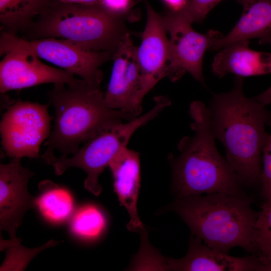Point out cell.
Here are the masks:
<instances>
[{
    "label": "cell",
    "mask_w": 271,
    "mask_h": 271,
    "mask_svg": "<svg viewBox=\"0 0 271 271\" xmlns=\"http://www.w3.org/2000/svg\"><path fill=\"white\" fill-rule=\"evenodd\" d=\"M256 254L271 271V198L263 201L255 224Z\"/></svg>",
    "instance_id": "44dd1931"
},
{
    "label": "cell",
    "mask_w": 271,
    "mask_h": 271,
    "mask_svg": "<svg viewBox=\"0 0 271 271\" xmlns=\"http://www.w3.org/2000/svg\"><path fill=\"white\" fill-rule=\"evenodd\" d=\"M137 49L127 33L112 55V72L104 94L109 107L134 117L141 115L145 97Z\"/></svg>",
    "instance_id": "30bf717a"
},
{
    "label": "cell",
    "mask_w": 271,
    "mask_h": 271,
    "mask_svg": "<svg viewBox=\"0 0 271 271\" xmlns=\"http://www.w3.org/2000/svg\"><path fill=\"white\" fill-rule=\"evenodd\" d=\"M163 269L182 271H266L257 255H229L192 235L187 254L180 259L164 258Z\"/></svg>",
    "instance_id": "5bb4252c"
},
{
    "label": "cell",
    "mask_w": 271,
    "mask_h": 271,
    "mask_svg": "<svg viewBox=\"0 0 271 271\" xmlns=\"http://www.w3.org/2000/svg\"><path fill=\"white\" fill-rule=\"evenodd\" d=\"M252 98L264 106L271 104V86L261 94Z\"/></svg>",
    "instance_id": "d4e9b609"
},
{
    "label": "cell",
    "mask_w": 271,
    "mask_h": 271,
    "mask_svg": "<svg viewBox=\"0 0 271 271\" xmlns=\"http://www.w3.org/2000/svg\"><path fill=\"white\" fill-rule=\"evenodd\" d=\"M47 94L55 108L54 122L42 156L54 154L55 150L64 157L73 155L104 127L137 117L109 107L99 87L84 80L73 86L55 84Z\"/></svg>",
    "instance_id": "277c9868"
},
{
    "label": "cell",
    "mask_w": 271,
    "mask_h": 271,
    "mask_svg": "<svg viewBox=\"0 0 271 271\" xmlns=\"http://www.w3.org/2000/svg\"><path fill=\"white\" fill-rule=\"evenodd\" d=\"M189 113L193 134L180 140L178 156L171 154L168 158L177 197L216 193L244 195L236 175L217 149L208 107L195 100L191 103Z\"/></svg>",
    "instance_id": "7a4b0ae2"
},
{
    "label": "cell",
    "mask_w": 271,
    "mask_h": 271,
    "mask_svg": "<svg viewBox=\"0 0 271 271\" xmlns=\"http://www.w3.org/2000/svg\"><path fill=\"white\" fill-rule=\"evenodd\" d=\"M23 39L39 58L78 76L95 87H99L103 79L100 67L112 58L113 54L109 52L87 49L63 39Z\"/></svg>",
    "instance_id": "8fae6325"
},
{
    "label": "cell",
    "mask_w": 271,
    "mask_h": 271,
    "mask_svg": "<svg viewBox=\"0 0 271 271\" xmlns=\"http://www.w3.org/2000/svg\"><path fill=\"white\" fill-rule=\"evenodd\" d=\"M108 167L113 178L114 192L120 205L126 209L129 216L127 229L141 233L145 229L137 210L141 186L140 154L125 147L115 156Z\"/></svg>",
    "instance_id": "9a60e30c"
},
{
    "label": "cell",
    "mask_w": 271,
    "mask_h": 271,
    "mask_svg": "<svg viewBox=\"0 0 271 271\" xmlns=\"http://www.w3.org/2000/svg\"><path fill=\"white\" fill-rule=\"evenodd\" d=\"M267 125L271 127V111ZM260 195L264 200L271 198V131L262 152V171L260 184Z\"/></svg>",
    "instance_id": "603a6c76"
},
{
    "label": "cell",
    "mask_w": 271,
    "mask_h": 271,
    "mask_svg": "<svg viewBox=\"0 0 271 271\" xmlns=\"http://www.w3.org/2000/svg\"><path fill=\"white\" fill-rule=\"evenodd\" d=\"M147 23L141 45L137 49L142 88L145 96L162 78L168 76L170 70L169 39L162 16L145 0Z\"/></svg>",
    "instance_id": "4fadbf2b"
},
{
    "label": "cell",
    "mask_w": 271,
    "mask_h": 271,
    "mask_svg": "<svg viewBox=\"0 0 271 271\" xmlns=\"http://www.w3.org/2000/svg\"><path fill=\"white\" fill-rule=\"evenodd\" d=\"M249 40L230 43L214 57L212 69L219 78L227 73L239 77L271 73V54L254 51L249 48Z\"/></svg>",
    "instance_id": "2e32d148"
},
{
    "label": "cell",
    "mask_w": 271,
    "mask_h": 271,
    "mask_svg": "<svg viewBox=\"0 0 271 271\" xmlns=\"http://www.w3.org/2000/svg\"><path fill=\"white\" fill-rule=\"evenodd\" d=\"M251 203L245 195L216 193L177 197L167 209L177 213L192 235L208 246L226 253L238 246L256 254L258 212Z\"/></svg>",
    "instance_id": "3957f363"
},
{
    "label": "cell",
    "mask_w": 271,
    "mask_h": 271,
    "mask_svg": "<svg viewBox=\"0 0 271 271\" xmlns=\"http://www.w3.org/2000/svg\"><path fill=\"white\" fill-rule=\"evenodd\" d=\"M34 175L21 165L19 158L0 165V228L11 239H17L16 232L25 213L36 206V198L27 188Z\"/></svg>",
    "instance_id": "7c38bea8"
},
{
    "label": "cell",
    "mask_w": 271,
    "mask_h": 271,
    "mask_svg": "<svg viewBox=\"0 0 271 271\" xmlns=\"http://www.w3.org/2000/svg\"><path fill=\"white\" fill-rule=\"evenodd\" d=\"M164 109L160 103L143 115L127 121L110 124L86 141L83 146L70 158L54 154L42 157L46 163L53 166L55 174H62L69 168L77 167L87 174L84 186L98 196L102 192L98 177L115 156L127 145L133 133L156 117Z\"/></svg>",
    "instance_id": "8992f818"
},
{
    "label": "cell",
    "mask_w": 271,
    "mask_h": 271,
    "mask_svg": "<svg viewBox=\"0 0 271 271\" xmlns=\"http://www.w3.org/2000/svg\"><path fill=\"white\" fill-rule=\"evenodd\" d=\"M49 104L18 99L3 115L0 132L3 150L13 158H38L42 143L51 132Z\"/></svg>",
    "instance_id": "ba28073f"
},
{
    "label": "cell",
    "mask_w": 271,
    "mask_h": 271,
    "mask_svg": "<svg viewBox=\"0 0 271 271\" xmlns=\"http://www.w3.org/2000/svg\"><path fill=\"white\" fill-rule=\"evenodd\" d=\"M243 83V78L236 76L231 91L213 94L208 106L211 129L223 145L225 159L242 186L259 188L270 111L244 95Z\"/></svg>",
    "instance_id": "6da1fadb"
},
{
    "label": "cell",
    "mask_w": 271,
    "mask_h": 271,
    "mask_svg": "<svg viewBox=\"0 0 271 271\" xmlns=\"http://www.w3.org/2000/svg\"><path fill=\"white\" fill-rule=\"evenodd\" d=\"M63 3L87 5H100L101 0H57Z\"/></svg>",
    "instance_id": "4316f807"
},
{
    "label": "cell",
    "mask_w": 271,
    "mask_h": 271,
    "mask_svg": "<svg viewBox=\"0 0 271 271\" xmlns=\"http://www.w3.org/2000/svg\"><path fill=\"white\" fill-rule=\"evenodd\" d=\"M50 0H0L2 32L24 33Z\"/></svg>",
    "instance_id": "ac0fdd59"
},
{
    "label": "cell",
    "mask_w": 271,
    "mask_h": 271,
    "mask_svg": "<svg viewBox=\"0 0 271 271\" xmlns=\"http://www.w3.org/2000/svg\"><path fill=\"white\" fill-rule=\"evenodd\" d=\"M38 186L41 193L36 198V206L44 217L58 223L70 216L73 200L67 190L49 180L41 181Z\"/></svg>",
    "instance_id": "d6986e66"
},
{
    "label": "cell",
    "mask_w": 271,
    "mask_h": 271,
    "mask_svg": "<svg viewBox=\"0 0 271 271\" xmlns=\"http://www.w3.org/2000/svg\"><path fill=\"white\" fill-rule=\"evenodd\" d=\"M131 0H101L100 5L110 13L121 16L130 5Z\"/></svg>",
    "instance_id": "cb8c5ba5"
},
{
    "label": "cell",
    "mask_w": 271,
    "mask_h": 271,
    "mask_svg": "<svg viewBox=\"0 0 271 271\" xmlns=\"http://www.w3.org/2000/svg\"><path fill=\"white\" fill-rule=\"evenodd\" d=\"M243 14L232 30L214 41L211 50H218L239 41L256 38L271 45V0H245Z\"/></svg>",
    "instance_id": "e0dca14e"
},
{
    "label": "cell",
    "mask_w": 271,
    "mask_h": 271,
    "mask_svg": "<svg viewBox=\"0 0 271 271\" xmlns=\"http://www.w3.org/2000/svg\"><path fill=\"white\" fill-rule=\"evenodd\" d=\"M165 28L170 34V70L168 75L172 81L180 79L186 72L205 86L202 73V61L206 50L209 49L220 35L210 31L207 34L197 33L191 24L175 17L171 13L162 16Z\"/></svg>",
    "instance_id": "9c48e42d"
},
{
    "label": "cell",
    "mask_w": 271,
    "mask_h": 271,
    "mask_svg": "<svg viewBox=\"0 0 271 271\" xmlns=\"http://www.w3.org/2000/svg\"><path fill=\"white\" fill-rule=\"evenodd\" d=\"M122 18L100 5L50 0L22 38L63 39L87 49L113 54L128 33Z\"/></svg>",
    "instance_id": "5b68a950"
},
{
    "label": "cell",
    "mask_w": 271,
    "mask_h": 271,
    "mask_svg": "<svg viewBox=\"0 0 271 271\" xmlns=\"http://www.w3.org/2000/svg\"><path fill=\"white\" fill-rule=\"evenodd\" d=\"M0 92L45 83L73 86L83 80L61 68L42 63L18 35L2 32L0 37Z\"/></svg>",
    "instance_id": "52a82bcc"
},
{
    "label": "cell",
    "mask_w": 271,
    "mask_h": 271,
    "mask_svg": "<svg viewBox=\"0 0 271 271\" xmlns=\"http://www.w3.org/2000/svg\"><path fill=\"white\" fill-rule=\"evenodd\" d=\"M106 219L101 210L92 204L85 205L74 214L71 222L72 231L88 240L97 238L106 227Z\"/></svg>",
    "instance_id": "ffe728a7"
},
{
    "label": "cell",
    "mask_w": 271,
    "mask_h": 271,
    "mask_svg": "<svg viewBox=\"0 0 271 271\" xmlns=\"http://www.w3.org/2000/svg\"><path fill=\"white\" fill-rule=\"evenodd\" d=\"M222 0H189L180 10L170 12L175 17L192 24L202 21L210 10ZM243 0H238L241 3Z\"/></svg>",
    "instance_id": "7402d4cb"
},
{
    "label": "cell",
    "mask_w": 271,
    "mask_h": 271,
    "mask_svg": "<svg viewBox=\"0 0 271 271\" xmlns=\"http://www.w3.org/2000/svg\"><path fill=\"white\" fill-rule=\"evenodd\" d=\"M163 2L172 10L176 12L181 10L189 0H163Z\"/></svg>",
    "instance_id": "484cf974"
}]
</instances>
